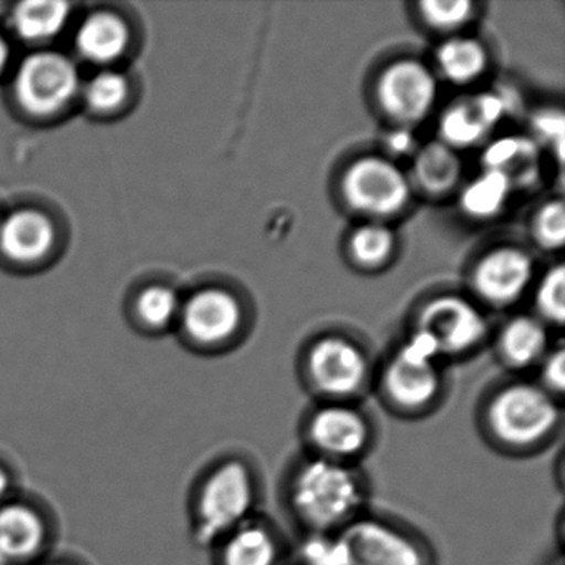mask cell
<instances>
[{
	"mask_svg": "<svg viewBox=\"0 0 565 565\" xmlns=\"http://www.w3.org/2000/svg\"><path fill=\"white\" fill-rule=\"evenodd\" d=\"M365 499V479L352 462L313 456L289 482L290 509L313 534L342 531L362 515Z\"/></svg>",
	"mask_w": 565,
	"mask_h": 565,
	"instance_id": "obj_1",
	"label": "cell"
},
{
	"mask_svg": "<svg viewBox=\"0 0 565 565\" xmlns=\"http://www.w3.org/2000/svg\"><path fill=\"white\" fill-rule=\"evenodd\" d=\"M561 419L557 398L535 383L502 386L486 406V426L492 438L515 451L551 438Z\"/></svg>",
	"mask_w": 565,
	"mask_h": 565,
	"instance_id": "obj_2",
	"label": "cell"
},
{
	"mask_svg": "<svg viewBox=\"0 0 565 565\" xmlns=\"http://www.w3.org/2000/svg\"><path fill=\"white\" fill-rule=\"evenodd\" d=\"M257 486L246 462L231 459L204 482L198 501L196 535L201 544H216L253 518Z\"/></svg>",
	"mask_w": 565,
	"mask_h": 565,
	"instance_id": "obj_3",
	"label": "cell"
},
{
	"mask_svg": "<svg viewBox=\"0 0 565 565\" xmlns=\"http://www.w3.org/2000/svg\"><path fill=\"white\" fill-rule=\"evenodd\" d=\"M435 347L423 333L416 332L396 352L383 372V392L393 408L403 413L428 409L441 392V375L435 359Z\"/></svg>",
	"mask_w": 565,
	"mask_h": 565,
	"instance_id": "obj_4",
	"label": "cell"
},
{
	"mask_svg": "<svg viewBox=\"0 0 565 565\" xmlns=\"http://www.w3.org/2000/svg\"><path fill=\"white\" fill-rule=\"evenodd\" d=\"M342 194L352 210L372 217L395 216L412 196L408 178L393 161L360 158L342 178Z\"/></svg>",
	"mask_w": 565,
	"mask_h": 565,
	"instance_id": "obj_5",
	"label": "cell"
},
{
	"mask_svg": "<svg viewBox=\"0 0 565 565\" xmlns=\"http://www.w3.org/2000/svg\"><path fill=\"white\" fill-rule=\"evenodd\" d=\"M345 565H429L425 548L403 529L360 515L337 534Z\"/></svg>",
	"mask_w": 565,
	"mask_h": 565,
	"instance_id": "obj_6",
	"label": "cell"
},
{
	"mask_svg": "<svg viewBox=\"0 0 565 565\" xmlns=\"http://www.w3.org/2000/svg\"><path fill=\"white\" fill-rule=\"evenodd\" d=\"M77 90V68L57 52H39L25 58L15 78L19 102L35 115L61 110Z\"/></svg>",
	"mask_w": 565,
	"mask_h": 565,
	"instance_id": "obj_7",
	"label": "cell"
},
{
	"mask_svg": "<svg viewBox=\"0 0 565 565\" xmlns=\"http://www.w3.org/2000/svg\"><path fill=\"white\" fill-rule=\"evenodd\" d=\"M369 359L355 343L326 337L310 349L307 372L317 392L330 402H349L369 379Z\"/></svg>",
	"mask_w": 565,
	"mask_h": 565,
	"instance_id": "obj_8",
	"label": "cell"
},
{
	"mask_svg": "<svg viewBox=\"0 0 565 565\" xmlns=\"http://www.w3.org/2000/svg\"><path fill=\"white\" fill-rule=\"evenodd\" d=\"M307 439L316 456L350 462L365 452L372 441L366 416L347 402H329L310 415Z\"/></svg>",
	"mask_w": 565,
	"mask_h": 565,
	"instance_id": "obj_9",
	"label": "cell"
},
{
	"mask_svg": "<svg viewBox=\"0 0 565 565\" xmlns=\"http://www.w3.org/2000/svg\"><path fill=\"white\" fill-rule=\"evenodd\" d=\"M382 110L402 125L418 124L431 111L438 95L435 75L418 61H398L380 75L376 87Z\"/></svg>",
	"mask_w": 565,
	"mask_h": 565,
	"instance_id": "obj_10",
	"label": "cell"
},
{
	"mask_svg": "<svg viewBox=\"0 0 565 565\" xmlns=\"http://www.w3.org/2000/svg\"><path fill=\"white\" fill-rule=\"evenodd\" d=\"M486 329L488 326L482 313L458 296L429 300L418 319V332L429 339L438 355H458L475 349L484 337Z\"/></svg>",
	"mask_w": 565,
	"mask_h": 565,
	"instance_id": "obj_11",
	"label": "cell"
},
{
	"mask_svg": "<svg viewBox=\"0 0 565 565\" xmlns=\"http://www.w3.org/2000/svg\"><path fill=\"white\" fill-rule=\"evenodd\" d=\"M243 323L239 300L221 289L201 290L188 300L183 309V326L188 335L200 345H221L236 335Z\"/></svg>",
	"mask_w": 565,
	"mask_h": 565,
	"instance_id": "obj_12",
	"label": "cell"
},
{
	"mask_svg": "<svg viewBox=\"0 0 565 565\" xmlns=\"http://www.w3.org/2000/svg\"><path fill=\"white\" fill-rule=\"evenodd\" d=\"M531 279V257L515 247L491 250L479 260L472 273L476 292L495 307L518 300L527 289Z\"/></svg>",
	"mask_w": 565,
	"mask_h": 565,
	"instance_id": "obj_13",
	"label": "cell"
},
{
	"mask_svg": "<svg viewBox=\"0 0 565 565\" xmlns=\"http://www.w3.org/2000/svg\"><path fill=\"white\" fill-rule=\"evenodd\" d=\"M504 111V102L494 94L478 95L451 105L439 124L443 143L455 150L479 143L501 121Z\"/></svg>",
	"mask_w": 565,
	"mask_h": 565,
	"instance_id": "obj_14",
	"label": "cell"
},
{
	"mask_svg": "<svg viewBox=\"0 0 565 565\" xmlns=\"http://www.w3.org/2000/svg\"><path fill=\"white\" fill-rule=\"evenodd\" d=\"M54 237L51 220L39 211H15L0 224V250L19 263L41 259L51 249Z\"/></svg>",
	"mask_w": 565,
	"mask_h": 565,
	"instance_id": "obj_15",
	"label": "cell"
},
{
	"mask_svg": "<svg viewBox=\"0 0 565 565\" xmlns=\"http://www.w3.org/2000/svg\"><path fill=\"white\" fill-rule=\"evenodd\" d=\"M45 524L41 515L24 504L0 508V555L22 561L34 555L44 544Z\"/></svg>",
	"mask_w": 565,
	"mask_h": 565,
	"instance_id": "obj_16",
	"label": "cell"
},
{
	"mask_svg": "<svg viewBox=\"0 0 565 565\" xmlns=\"http://www.w3.org/2000/svg\"><path fill=\"white\" fill-rule=\"evenodd\" d=\"M279 542L269 525L250 518L223 539V565H277Z\"/></svg>",
	"mask_w": 565,
	"mask_h": 565,
	"instance_id": "obj_17",
	"label": "cell"
},
{
	"mask_svg": "<svg viewBox=\"0 0 565 565\" xmlns=\"http://www.w3.org/2000/svg\"><path fill=\"white\" fill-rule=\"evenodd\" d=\"M128 29L117 15L97 12L77 32V49L88 61L105 64L120 57L127 49Z\"/></svg>",
	"mask_w": 565,
	"mask_h": 565,
	"instance_id": "obj_18",
	"label": "cell"
},
{
	"mask_svg": "<svg viewBox=\"0 0 565 565\" xmlns=\"http://www.w3.org/2000/svg\"><path fill=\"white\" fill-rule=\"evenodd\" d=\"M547 330L532 317H515L499 337V352L514 369L541 362L547 353Z\"/></svg>",
	"mask_w": 565,
	"mask_h": 565,
	"instance_id": "obj_19",
	"label": "cell"
},
{
	"mask_svg": "<svg viewBox=\"0 0 565 565\" xmlns=\"http://www.w3.org/2000/svg\"><path fill=\"white\" fill-rule=\"evenodd\" d=\"M413 177L426 193H448L461 177V160L455 148L443 141L425 145L413 164Z\"/></svg>",
	"mask_w": 565,
	"mask_h": 565,
	"instance_id": "obj_20",
	"label": "cell"
},
{
	"mask_svg": "<svg viewBox=\"0 0 565 565\" xmlns=\"http://www.w3.org/2000/svg\"><path fill=\"white\" fill-rule=\"evenodd\" d=\"M436 64L439 72L452 84H471L484 74L488 52L476 39L452 38L439 45Z\"/></svg>",
	"mask_w": 565,
	"mask_h": 565,
	"instance_id": "obj_21",
	"label": "cell"
},
{
	"mask_svg": "<svg viewBox=\"0 0 565 565\" xmlns=\"http://www.w3.org/2000/svg\"><path fill=\"white\" fill-rule=\"evenodd\" d=\"M484 167L504 174L512 186L524 183L537 171V147L525 138H501L486 150Z\"/></svg>",
	"mask_w": 565,
	"mask_h": 565,
	"instance_id": "obj_22",
	"label": "cell"
},
{
	"mask_svg": "<svg viewBox=\"0 0 565 565\" xmlns=\"http://www.w3.org/2000/svg\"><path fill=\"white\" fill-rule=\"evenodd\" d=\"M71 6L64 2H24L12 14L15 32L25 41L55 38L67 24Z\"/></svg>",
	"mask_w": 565,
	"mask_h": 565,
	"instance_id": "obj_23",
	"label": "cell"
},
{
	"mask_svg": "<svg viewBox=\"0 0 565 565\" xmlns=\"http://www.w3.org/2000/svg\"><path fill=\"white\" fill-rule=\"evenodd\" d=\"M511 181L498 171L484 170L462 191L461 206L469 216L488 220L504 210L512 191Z\"/></svg>",
	"mask_w": 565,
	"mask_h": 565,
	"instance_id": "obj_24",
	"label": "cell"
},
{
	"mask_svg": "<svg viewBox=\"0 0 565 565\" xmlns=\"http://www.w3.org/2000/svg\"><path fill=\"white\" fill-rule=\"evenodd\" d=\"M350 256L366 269H376L388 263L395 249V234L385 224H363L353 231L349 241Z\"/></svg>",
	"mask_w": 565,
	"mask_h": 565,
	"instance_id": "obj_25",
	"label": "cell"
},
{
	"mask_svg": "<svg viewBox=\"0 0 565 565\" xmlns=\"http://www.w3.org/2000/svg\"><path fill=\"white\" fill-rule=\"evenodd\" d=\"M472 4L468 0H426L419 4L423 21L436 31H456L471 19Z\"/></svg>",
	"mask_w": 565,
	"mask_h": 565,
	"instance_id": "obj_26",
	"label": "cell"
},
{
	"mask_svg": "<svg viewBox=\"0 0 565 565\" xmlns=\"http://www.w3.org/2000/svg\"><path fill=\"white\" fill-rule=\"evenodd\" d=\"M539 312L544 319L561 326L565 319V270L562 264L548 270L539 284L535 296Z\"/></svg>",
	"mask_w": 565,
	"mask_h": 565,
	"instance_id": "obj_27",
	"label": "cell"
},
{
	"mask_svg": "<svg viewBox=\"0 0 565 565\" xmlns=\"http://www.w3.org/2000/svg\"><path fill=\"white\" fill-rule=\"evenodd\" d=\"M128 84L117 72H102L88 82L85 98L94 110L107 111L127 98Z\"/></svg>",
	"mask_w": 565,
	"mask_h": 565,
	"instance_id": "obj_28",
	"label": "cell"
},
{
	"mask_svg": "<svg viewBox=\"0 0 565 565\" xmlns=\"http://www.w3.org/2000/svg\"><path fill=\"white\" fill-rule=\"evenodd\" d=\"M535 241L544 249L557 250L564 246L565 239V210L561 200L544 204L535 214Z\"/></svg>",
	"mask_w": 565,
	"mask_h": 565,
	"instance_id": "obj_29",
	"label": "cell"
},
{
	"mask_svg": "<svg viewBox=\"0 0 565 565\" xmlns=\"http://www.w3.org/2000/svg\"><path fill=\"white\" fill-rule=\"evenodd\" d=\"M138 310H140L145 322L150 326H167L180 310V300H178L177 292L170 287H150L141 294L140 300H138Z\"/></svg>",
	"mask_w": 565,
	"mask_h": 565,
	"instance_id": "obj_30",
	"label": "cell"
},
{
	"mask_svg": "<svg viewBox=\"0 0 565 565\" xmlns=\"http://www.w3.org/2000/svg\"><path fill=\"white\" fill-rule=\"evenodd\" d=\"M542 388L552 396H561L565 388V353L562 347L545 353L542 359Z\"/></svg>",
	"mask_w": 565,
	"mask_h": 565,
	"instance_id": "obj_31",
	"label": "cell"
},
{
	"mask_svg": "<svg viewBox=\"0 0 565 565\" xmlns=\"http://www.w3.org/2000/svg\"><path fill=\"white\" fill-rule=\"evenodd\" d=\"M534 128L542 140L547 141L552 147L557 148L558 158L562 160V148H564V118L555 111H545L534 120Z\"/></svg>",
	"mask_w": 565,
	"mask_h": 565,
	"instance_id": "obj_32",
	"label": "cell"
},
{
	"mask_svg": "<svg viewBox=\"0 0 565 565\" xmlns=\"http://www.w3.org/2000/svg\"><path fill=\"white\" fill-rule=\"evenodd\" d=\"M9 61V45L6 39L0 35V71L4 68V65Z\"/></svg>",
	"mask_w": 565,
	"mask_h": 565,
	"instance_id": "obj_33",
	"label": "cell"
},
{
	"mask_svg": "<svg viewBox=\"0 0 565 565\" xmlns=\"http://www.w3.org/2000/svg\"><path fill=\"white\" fill-rule=\"evenodd\" d=\"M9 488V476L4 469L0 468V499L4 498L6 491Z\"/></svg>",
	"mask_w": 565,
	"mask_h": 565,
	"instance_id": "obj_34",
	"label": "cell"
},
{
	"mask_svg": "<svg viewBox=\"0 0 565 565\" xmlns=\"http://www.w3.org/2000/svg\"><path fill=\"white\" fill-rule=\"evenodd\" d=\"M0 565H9L8 558H4L2 555H0Z\"/></svg>",
	"mask_w": 565,
	"mask_h": 565,
	"instance_id": "obj_35",
	"label": "cell"
}]
</instances>
